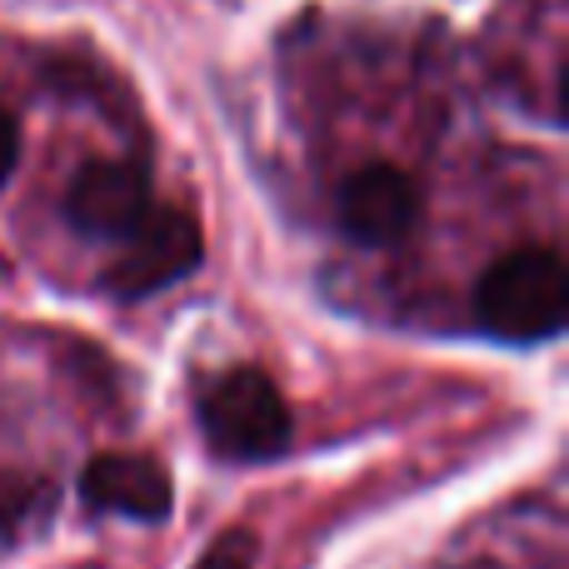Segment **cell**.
Wrapping results in <instances>:
<instances>
[{
  "mask_svg": "<svg viewBox=\"0 0 569 569\" xmlns=\"http://www.w3.org/2000/svg\"><path fill=\"white\" fill-rule=\"evenodd\" d=\"M569 284L565 260L550 246L505 250L480 280H475V325L495 340L540 345L565 330Z\"/></svg>",
  "mask_w": 569,
  "mask_h": 569,
  "instance_id": "obj_1",
  "label": "cell"
},
{
  "mask_svg": "<svg viewBox=\"0 0 569 569\" xmlns=\"http://www.w3.org/2000/svg\"><path fill=\"white\" fill-rule=\"evenodd\" d=\"M196 420L210 450L240 465H266L276 455H284L290 430H295L280 385L266 370H256V365L220 370L216 380L200 385Z\"/></svg>",
  "mask_w": 569,
  "mask_h": 569,
  "instance_id": "obj_2",
  "label": "cell"
},
{
  "mask_svg": "<svg viewBox=\"0 0 569 569\" xmlns=\"http://www.w3.org/2000/svg\"><path fill=\"white\" fill-rule=\"evenodd\" d=\"M116 246H120V260L110 266V290L120 300H140L150 290H166V284L186 280L200 266V256H206V236L190 220V210L156 206V200L136 220V230L126 240H116Z\"/></svg>",
  "mask_w": 569,
  "mask_h": 569,
  "instance_id": "obj_3",
  "label": "cell"
},
{
  "mask_svg": "<svg viewBox=\"0 0 569 569\" xmlns=\"http://www.w3.org/2000/svg\"><path fill=\"white\" fill-rule=\"evenodd\" d=\"M340 230L355 246H400L420 220V186L390 160L360 166L335 200Z\"/></svg>",
  "mask_w": 569,
  "mask_h": 569,
  "instance_id": "obj_4",
  "label": "cell"
},
{
  "mask_svg": "<svg viewBox=\"0 0 569 569\" xmlns=\"http://www.w3.org/2000/svg\"><path fill=\"white\" fill-rule=\"evenodd\" d=\"M80 500L90 515H120V520L160 525L176 510V485L166 465L150 455H120L106 450L80 470Z\"/></svg>",
  "mask_w": 569,
  "mask_h": 569,
  "instance_id": "obj_5",
  "label": "cell"
},
{
  "mask_svg": "<svg viewBox=\"0 0 569 569\" xmlns=\"http://www.w3.org/2000/svg\"><path fill=\"white\" fill-rule=\"evenodd\" d=\"M150 210V186L126 160H90L66 190V220L90 240H126Z\"/></svg>",
  "mask_w": 569,
  "mask_h": 569,
  "instance_id": "obj_6",
  "label": "cell"
},
{
  "mask_svg": "<svg viewBox=\"0 0 569 569\" xmlns=\"http://www.w3.org/2000/svg\"><path fill=\"white\" fill-rule=\"evenodd\" d=\"M256 555H260L256 535L240 530V525H230V530H220L216 540L200 550V560L190 569H256Z\"/></svg>",
  "mask_w": 569,
  "mask_h": 569,
  "instance_id": "obj_7",
  "label": "cell"
},
{
  "mask_svg": "<svg viewBox=\"0 0 569 569\" xmlns=\"http://www.w3.org/2000/svg\"><path fill=\"white\" fill-rule=\"evenodd\" d=\"M16 160H20V126H16V116H10V110H0V186L10 180Z\"/></svg>",
  "mask_w": 569,
  "mask_h": 569,
  "instance_id": "obj_8",
  "label": "cell"
}]
</instances>
